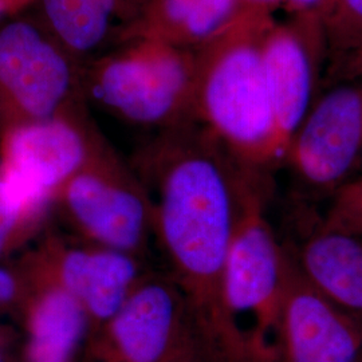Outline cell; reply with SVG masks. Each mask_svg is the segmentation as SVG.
Segmentation results:
<instances>
[{
  "mask_svg": "<svg viewBox=\"0 0 362 362\" xmlns=\"http://www.w3.org/2000/svg\"><path fill=\"white\" fill-rule=\"evenodd\" d=\"M137 175L152 194L156 242L185 298L196 332L218 362H247L224 299L242 181L238 163L197 122L158 132Z\"/></svg>",
  "mask_w": 362,
  "mask_h": 362,
  "instance_id": "obj_1",
  "label": "cell"
},
{
  "mask_svg": "<svg viewBox=\"0 0 362 362\" xmlns=\"http://www.w3.org/2000/svg\"><path fill=\"white\" fill-rule=\"evenodd\" d=\"M275 18L245 11L194 52V118L233 158L259 173L285 160L263 69L262 45Z\"/></svg>",
  "mask_w": 362,
  "mask_h": 362,
  "instance_id": "obj_2",
  "label": "cell"
},
{
  "mask_svg": "<svg viewBox=\"0 0 362 362\" xmlns=\"http://www.w3.org/2000/svg\"><path fill=\"white\" fill-rule=\"evenodd\" d=\"M264 176L248 170L242 181L224 282L226 309L247 362H281L288 252L267 218Z\"/></svg>",
  "mask_w": 362,
  "mask_h": 362,
  "instance_id": "obj_3",
  "label": "cell"
},
{
  "mask_svg": "<svg viewBox=\"0 0 362 362\" xmlns=\"http://www.w3.org/2000/svg\"><path fill=\"white\" fill-rule=\"evenodd\" d=\"M194 52L132 39L83 65L82 91L133 125L160 132L196 122Z\"/></svg>",
  "mask_w": 362,
  "mask_h": 362,
  "instance_id": "obj_4",
  "label": "cell"
},
{
  "mask_svg": "<svg viewBox=\"0 0 362 362\" xmlns=\"http://www.w3.org/2000/svg\"><path fill=\"white\" fill-rule=\"evenodd\" d=\"M78 239L143 258L155 238V206L141 177L105 141L55 196Z\"/></svg>",
  "mask_w": 362,
  "mask_h": 362,
  "instance_id": "obj_5",
  "label": "cell"
},
{
  "mask_svg": "<svg viewBox=\"0 0 362 362\" xmlns=\"http://www.w3.org/2000/svg\"><path fill=\"white\" fill-rule=\"evenodd\" d=\"M83 65L38 16L0 26V119L4 129L85 105Z\"/></svg>",
  "mask_w": 362,
  "mask_h": 362,
  "instance_id": "obj_6",
  "label": "cell"
},
{
  "mask_svg": "<svg viewBox=\"0 0 362 362\" xmlns=\"http://www.w3.org/2000/svg\"><path fill=\"white\" fill-rule=\"evenodd\" d=\"M79 105L3 132L0 176L26 206L49 212L59 189L105 143Z\"/></svg>",
  "mask_w": 362,
  "mask_h": 362,
  "instance_id": "obj_7",
  "label": "cell"
},
{
  "mask_svg": "<svg viewBox=\"0 0 362 362\" xmlns=\"http://www.w3.org/2000/svg\"><path fill=\"white\" fill-rule=\"evenodd\" d=\"M200 338L167 272L146 270L116 314L93 333L94 362H175Z\"/></svg>",
  "mask_w": 362,
  "mask_h": 362,
  "instance_id": "obj_8",
  "label": "cell"
},
{
  "mask_svg": "<svg viewBox=\"0 0 362 362\" xmlns=\"http://www.w3.org/2000/svg\"><path fill=\"white\" fill-rule=\"evenodd\" d=\"M362 161V73L327 81L287 146L285 160L298 180L332 194Z\"/></svg>",
  "mask_w": 362,
  "mask_h": 362,
  "instance_id": "obj_9",
  "label": "cell"
},
{
  "mask_svg": "<svg viewBox=\"0 0 362 362\" xmlns=\"http://www.w3.org/2000/svg\"><path fill=\"white\" fill-rule=\"evenodd\" d=\"M145 272L143 258L59 233L43 239L26 267L27 275L52 282L81 303L91 333L116 314Z\"/></svg>",
  "mask_w": 362,
  "mask_h": 362,
  "instance_id": "obj_10",
  "label": "cell"
},
{
  "mask_svg": "<svg viewBox=\"0 0 362 362\" xmlns=\"http://www.w3.org/2000/svg\"><path fill=\"white\" fill-rule=\"evenodd\" d=\"M262 58L275 127L287 151L322 82L326 47L321 22L299 16L274 21L263 39Z\"/></svg>",
  "mask_w": 362,
  "mask_h": 362,
  "instance_id": "obj_11",
  "label": "cell"
},
{
  "mask_svg": "<svg viewBox=\"0 0 362 362\" xmlns=\"http://www.w3.org/2000/svg\"><path fill=\"white\" fill-rule=\"evenodd\" d=\"M362 322L317 294L288 254L281 362H357Z\"/></svg>",
  "mask_w": 362,
  "mask_h": 362,
  "instance_id": "obj_12",
  "label": "cell"
},
{
  "mask_svg": "<svg viewBox=\"0 0 362 362\" xmlns=\"http://www.w3.org/2000/svg\"><path fill=\"white\" fill-rule=\"evenodd\" d=\"M311 288L338 310L362 322V238L320 227L291 255Z\"/></svg>",
  "mask_w": 362,
  "mask_h": 362,
  "instance_id": "obj_13",
  "label": "cell"
},
{
  "mask_svg": "<svg viewBox=\"0 0 362 362\" xmlns=\"http://www.w3.org/2000/svg\"><path fill=\"white\" fill-rule=\"evenodd\" d=\"M40 22L79 62L118 46L144 0H38Z\"/></svg>",
  "mask_w": 362,
  "mask_h": 362,
  "instance_id": "obj_14",
  "label": "cell"
},
{
  "mask_svg": "<svg viewBox=\"0 0 362 362\" xmlns=\"http://www.w3.org/2000/svg\"><path fill=\"white\" fill-rule=\"evenodd\" d=\"M247 11L242 0H144L118 45L153 39L196 52Z\"/></svg>",
  "mask_w": 362,
  "mask_h": 362,
  "instance_id": "obj_15",
  "label": "cell"
},
{
  "mask_svg": "<svg viewBox=\"0 0 362 362\" xmlns=\"http://www.w3.org/2000/svg\"><path fill=\"white\" fill-rule=\"evenodd\" d=\"M27 279V362H71L91 322L81 303L52 282Z\"/></svg>",
  "mask_w": 362,
  "mask_h": 362,
  "instance_id": "obj_16",
  "label": "cell"
},
{
  "mask_svg": "<svg viewBox=\"0 0 362 362\" xmlns=\"http://www.w3.org/2000/svg\"><path fill=\"white\" fill-rule=\"evenodd\" d=\"M321 25L325 81L362 73V0H330Z\"/></svg>",
  "mask_w": 362,
  "mask_h": 362,
  "instance_id": "obj_17",
  "label": "cell"
},
{
  "mask_svg": "<svg viewBox=\"0 0 362 362\" xmlns=\"http://www.w3.org/2000/svg\"><path fill=\"white\" fill-rule=\"evenodd\" d=\"M47 215L26 206L0 176V257L35 233Z\"/></svg>",
  "mask_w": 362,
  "mask_h": 362,
  "instance_id": "obj_18",
  "label": "cell"
},
{
  "mask_svg": "<svg viewBox=\"0 0 362 362\" xmlns=\"http://www.w3.org/2000/svg\"><path fill=\"white\" fill-rule=\"evenodd\" d=\"M322 226L362 238V175L353 176L333 192Z\"/></svg>",
  "mask_w": 362,
  "mask_h": 362,
  "instance_id": "obj_19",
  "label": "cell"
},
{
  "mask_svg": "<svg viewBox=\"0 0 362 362\" xmlns=\"http://www.w3.org/2000/svg\"><path fill=\"white\" fill-rule=\"evenodd\" d=\"M27 290L25 275H19L0 267V306L22 300Z\"/></svg>",
  "mask_w": 362,
  "mask_h": 362,
  "instance_id": "obj_20",
  "label": "cell"
},
{
  "mask_svg": "<svg viewBox=\"0 0 362 362\" xmlns=\"http://www.w3.org/2000/svg\"><path fill=\"white\" fill-rule=\"evenodd\" d=\"M330 0H287L285 10L288 16L314 18L321 22Z\"/></svg>",
  "mask_w": 362,
  "mask_h": 362,
  "instance_id": "obj_21",
  "label": "cell"
},
{
  "mask_svg": "<svg viewBox=\"0 0 362 362\" xmlns=\"http://www.w3.org/2000/svg\"><path fill=\"white\" fill-rule=\"evenodd\" d=\"M175 362H218L208 350L204 342L197 338L194 344L185 350Z\"/></svg>",
  "mask_w": 362,
  "mask_h": 362,
  "instance_id": "obj_22",
  "label": "cell"
},
{
  "mask_svg": "<svg viewBox=\"0 0 362 362\" xmlns=\"http://www.w3.org/2000/svg\"><path fill=\"white\" fill-rule=\"evenodd\" d=\"M286 1L287 0H242L245 8L248 11L266 13L272 16L279 8L285 10Z\"/></svg>",
  "mask_w": 362,
  "mask_h": 362,
  "instance_id": "obj_23",
  "label": "cell"
},
{
  "mask_svg": "<svg viewBox=\"0 0 362 362\" xmlns=\"http://www.w3.org/2000/svg\"><path fill=\"white\" fill-rule=\"evenodd\" d=\"M4 1H6L8 13H15L31 4H35L38 0H4Z\"/></svg>",
  "mask_w": 362,
  "mask_h": 362,
  "instance_id": "obj_24",
  "label": "cell"
},
{
  "mask_svg": "<svg viewBox=\"0 0 362 362\" xmlns=\"http://www.w3.org/2000/svg\"><path fill=\"white\" fill-rule=\"evenodd\" d=\"M3 13H6V8H4V7H3V6H1V4H0V15H3Z\"/></svg>",
  "mask_w": 362,
  "mask_h": 362,
  "instance_id": "obj_25",
  "label": "cell"
},
{
  "mask_svg": "<svg viewBox=\"0 0 362 362\" xmlns=\"http://www.w3.org/2000/svg\"><path fill=\"white\" fill-rule=\"evenodd\" d=\"M357 362H362V351L360 353V356H358V360H357Z\"/></svg>",
  "mask_w": 362,
  "mask_h": 362,
  "instance_id": "obj_26",
  "label": "cell"
},
{
  "mask_svg": "<svg viewBox=\"0 0 362 362\" xmlns=\"http://www.w3.org/2000/svg\"><path fill=\"white\" fill-rule=\"evenodd\" d=\"M0 362H3V358H1V357H0Z\"/></svg>",
  "mask_w": 362,
  "mask_h": 362,
  "instance_id": "obj_27",
  "label": "cell"
}]
</instances>
